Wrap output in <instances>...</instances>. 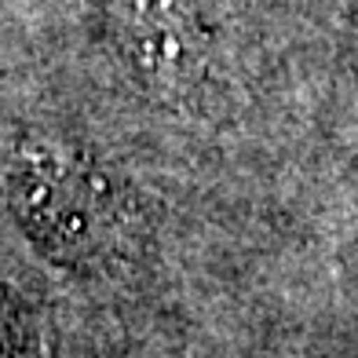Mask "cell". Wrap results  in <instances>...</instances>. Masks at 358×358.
Instances as JSON below:
<instances>
[{
	"label": "cell",
	"mask_w": 358,
	"mask_h": 358,
	"mask_svg": "<svg viewBox=\"0 0 358 358\" xmlns=\"http://www.w3.org/2000/svg\"><path fill=\"white\" fill-rule=\"evenodd\" d=\"M8 201L34 245L62 267L99 271L136 245V208L113 179L59 146H26L8 172Z\"/></svg>",
	"instance_id": "cell-1"
},
{
	"label": "cell",
	"mask_w": 358,
	"mask_h": 358,
	"mask_svg": "<svg viewBox=\"0 0 358 358\" xmlns=\"http://www.w3.org/2000/svg\"><path fill=\"white\" fill-rule=\"evenodd\" d=\"M110 34L128 70L161 99L194 103L213 85V37L187 0H113Z\"/></svg>",
	"instance_id": "cell-2"
}]
</instances>
